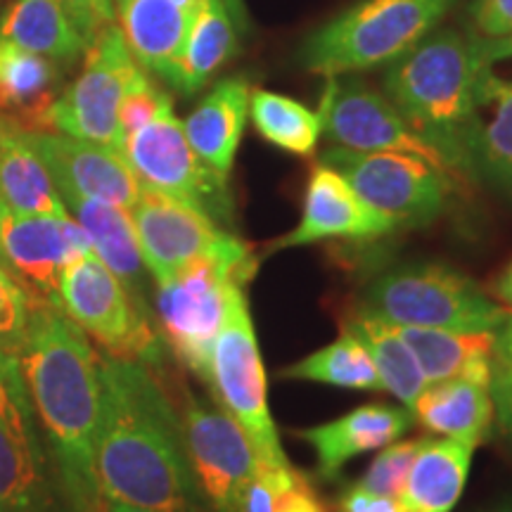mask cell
Listing matches in <instances>:
<instances>
[{
    "label": "cell",
    "mask_w": 512,
    "mask_h": 512,
    "mask_svg": "<svg viewBox=\"0 0 512 512\" xmlns=\"http://www.w3.org/2000/svg\"><path fill=\"white\" fill-rule=\"evenodd\" d=\"M88 512H157V510H145V508H133V505H124V503H114V501H107V498L98 496L95 498V503L91 505V510Z\"/></svg>",
    "instance_id": "45"
},
{
    "label": "cell",
    "mask_w": 512,
    "mask_h": 512,
    "mask_svg": "<svg viewBox=\"0 0 512 512\" xmlns=\"http://www.w3.org/2000/svg\"><path fill=\"white\" fill-rule=\"evenodd\" d=\"M318 114L323 121V133L339 147L358 152L413 155L458 181L437 147L413 131L401 112L387 100V95L373 91L363 81H339L337 76L328 79Z\"/></svg>",
    "instance_id": "13"
},
{
    "label": "cell",
    "mask_w": 512,
    "mask_h": 512,
    "mask_svg": "<svg viewBox=\"0 0 512 512\" xmlns=\"http://www.w3.org/2000/svg\"><path fill=\"white\" fill-rule=\"evenodd\" d=\"M252 91L247 79H223L200 100V105L183 121L185 138L195 155L216 174H230L235 155L245 136L252 107Z\"/></svg>",
    "instance_id": "19"
},
{
    "label": "cell",
    "mask_w": 512,
    "mask_h": 512,
    "mask_svg": "<svg viewBox=\"0 0 512 512\" xmlns=\"http://www.w3.org/2000/svg\"><path fill=\"white\" fill-rule=\"evenodd\" d=\"M60 306L107 356L145 366L162 358V337L150 306L140 304L95 252L72 261L60 280Z\"/></svg>",
    "instance_id": "8"
},
{
    "label": "cell",
    "mask_w": 512,
    "mask_h": 512,
    "mask_svg": "<svg viewBox=\"0 0 512 512\" xmlns=\"http://www.w3.org/2000/svg\"><path fill=\"white\" fill-rule=\"evenodd\" d=\"M456 5L458 0H361L313 31L299 57L325 79L392 64Z\"/></svg>",
    "instance_id": "4"
},
{
    "label": "cell",
    "mask_w": 512,
    "mask_h": 512,
    "mask_svg": "<svg viewBox=\"0 0 512 512\" xmlns=\"http://www.w3.org/2000/svg\"><path fill=\"white\" fill-rule=\"evenodd\" d=\"M117 24L102 29L83 57L81 76L48 112V131L124 150L119 107L128 88L143 76Z\"/></svg>",
    "instance_id": "11"
},
{
    "label": "cell",
    "mask_w": 512,
    "mask_h": 512,
    "mask_svg": "<svg viewBox=\"0 0 512 512\" xmlns=\"http://www.w3.org/2000/svg\"><path fill=\"white\" fill-rule=\"evenodd\" d=\"M366 313L396 328L496 332L508 309L467 275L444 264H403L366 287Z\"/></svg>",
    "instance_id": "5"
},
{
    "label": "cell",
    "mask_w": 512,
    "mask_h": 512,
    "mask_svg": "<svg viewBox=\"0 0 512 512\" xmlns=\"http://www.w3.org/2000/svg\"><path fill=\"white\" fill-rule=\"evenodd\" d=\"M67 211L76 216V223L86 230L91 240L93 252L140 304L145 299V264L140 254L136 226H133L131 214L126 209L114 207V204L91 200L81 195H60Z\"/></svg>",
    "instance_id": "21"
},
{
    "label": "cell",
    "mask_w": 512,
    "mask_h": 512,
    "mask_svg": "<svg viewBox=\"0 0 512 512\" xmlns=\"http://www.w3.org/2000/svg\"><path fill=\"white\" fill-rule=\"evenodd\" d=\"M491 399H494V413L505 432L512 434V363L494 358L491 366Z\"/></svg>",
    "instance_id": "42"
},
{
    "label": "cell",
    "mask_w": 512,
    "mask_h": 512,
    "mask_svg": "<svg viewBox=\"0 0 512 512\" xmlns=\"http://www.w3.org/2000/svg\"><path fill=\"white\" fill-rule=\"evenodd\" d=\"M254 252L242 256H202L190 261L174 278L157 283L155 320L159 337L174 351L178 363L211 382V354L226 313V292L233 280L254 278Z\"/></svg>",
    "instance_id": "6"
},
{
    "label": "cell",
    "mask_w": 512,
    "mask_h": 512,
    "mask_svg": "<svg viewBox=\"0 0 512 512\" xmlns=\"http://www.w3.org/2000/svg\"><path fill=\"white\" fill-rule=\"evenodd\" d=\"M422 444H425V439L392 441V444H387L380 456L373 460V465L368 467V472L363 475L358 486L380 496L401 498L403 484H406V477L411 472V465Z\"/></svg>",
    "instance_id": "34"
},
{
    "label": "cell",
    "mask_w": 512,
    "mask_h": 512,
    "mask_svg": "<svg viewBox=\"0 0 512 512\" xmlns=\"http://www.w3.org/2000/svg\"><path fill=\"white\" fill-rule=\"evenodd\" d=\"M479 107L491 110L489 119L477 114L467 143V164L477 181L512 192V83L486 74Z\"/></svg>",
    "instance_id": "29"
},
{
    "label": "cell",
    "mask_w": 512,
    "mask_h": 512,
    "mask_svg": "<svg viewBox=\"0 0 512 512\" xmlns=\"http://www.w3.org/2000/svg\"><path fill=\"white\" fill-rule=\"evenodd\" d=\"M344 330H349L368 351L382 387L411 411L415 399L427 387V380L399 328L373 313L358 311L344 323Z\"/></svg>",
    "instance_id": "30"
},
{
    "label": "cell",
    "mask_w": 512,
    "mask_h": 512,
    "mask_svg": "<svg viewBox=\"0 0 512 512\" xmlns=\"http://www.w3.org/2000/svg\"><path fill=\"white\" fill-rule=\"evenodd\" d=\"M216 401L242 427L256 456L266 465H290L268 411L266 370L261 361L254 320L249 316L245 283L233 280L226 292V313L214 354L211 382Z\"/></svg>",
    "instance_id": "7"
},
{
    "label": "cell",
    "mask_w": 512,
    "mask_h": 512,
    "mask_svg": "<svg viewBox=\"0 0 512 512\" xmlns=\"http://www.w3.org/2000/svg\"><path fill=\"white\" fill-rule=\"evenodd\" d=\"M121 155L143 188L164 192L228 228L233 223V197L228 178L216 174L195 155L185 138L183 121L166 105L150 124L124 140Z\"/></svg>",
    "instance_id": "10"
},
{
    "label": "cell",
    "mask_w": 512,
    "mask_h": 512,
    "mask_svg": "<svg viewBox=\"0 0 512 512\" xmlns=\"http://www.w3.org/2000/svg\"><path fill=\"white\" fill-rule=\"evenodd\" d=\"M166 105H171L169 95L159 91L155 83L147 79V74L140 76V79L128 88L119 107V128L124 140L131 136V133H136L138 128L150 124Z\"/></svg>",
    "instance_id": "36"
},
{
    "label": "cell",
    "mask_w": 512,
    "mask_h": 512,
    "mask_svg": "<svg viewBox=\"0 0 512 512\" xmlns=\"http://www.w3.org/2000/svg\"><path fill=\"white\" fill-rule=\"evenodd\" d=\"M494 358L512 363V311L503 325L494 332Z\"/></svg>",
    "instance_id": "43"
},
{
    "label": "cell",
    "mask_w": 512,
    "mask_h": 512,
    "mask_svg": "<svg viewBox=\"0 0 512 512\" xmlns=\"http://www.w3.org/2000/svg\"><path fill=\"white\" fill-rule=\"evenodd\" d=\"M5 266L29 297L57 302L60 280L72 261L93 252L86 230L72 216H38L5 211L0 228Z\"/></svg>",
    "instance_id": "15"
},
{
    "label": "cell",
    "mask_w": 512,
    "mask_h": 512,
    "mask_svg": "<svg viewBox=\"0 0 512 512\" xmlns=\"http://www.w3.org/2000/svg\"><path fill=\"white\" fill-rule=\"evenodd\" d=\"M339 512H411L401 498H389L366 491L363 486H351L339 498Z\"/></svg>",
    "instance_id": "41"
},
{
    "label": "cell",
    "mask_w": 512,
    "mask_h": 512,
    "mask_svg": "<svg viewBox=\"0 0 512 512\" xmlns=\"http://www.w3.org/2000/svg\"><path fill=\"white\" fill-rule=\"evenodd\" d=\"M88 43L114 24V0H57Z\"/></svg>",
    "instance_id": "39"
},
{
    "label": "cell",
    "mask_w": 512,
    "mask_h": 512,
    "mask_svg": "<svg viewBox=\"0 0 512 512\" xmlns=\"http://www.w3.org/2000/svg\"><path fill=\"white\" fill-rule=\"evenodd\" d=\"M29 294L10 271L0 266V351L17 358L27 337Z\"/></svg>",
    "instance_id": "35"
},
{
    "label": "cell",
    "mask_w": 512,
    "mask_h": 512,
    "mask_svg": "<svg viewBox=\"0 0 512 512\" xmlns=\"http://www.w3.org/2000/svg\"><path fill=\"white\" fill-rule=\"evenodd\" d=\"M238 50V27L221 0H204L192 17L169 81L178 93H200Z\"/></svg>",
    "instance_id": "28"
},
{
    "label": "cell",
    "mask_w": 512,
    "mask_h": 512,
    "mask_svg": "<svg viewBox=\"0 0 512 512\" xmlns=\"http://www.w3.org/2000/svg\"><path fill=\"white\" fill-rule=\"evenodd\" d=\"M100 408L93 477L107 501L157 512H209L183 422L145 363L98 356Z\"/></svg>",
    "instance_id": "1"
},
{
    "label": "cell",
    "mask_w": 512,
    "mask_h": 512,
    "mask_svg": "<svg viewBox=\"0 0 512 512\" xmlns=\"http://www.w3.org/2000/svg\"><path fill=\"white\" fill-rule=\"evenodd\" d=\"M411 425L413 415L408 408L368 403L342 418L309 427V430H297L294 434L316 451L320 477L337 479L344 463L401 439Z\"/></svg>",
    "instance_id": "18"
},
{
    "label": "cell",
    "mask_w": 512,
    "mask_h": 512,
    "mask_svg": "<svg viewBox=\"0 0 512 512\" xmlns=\"http://www.w3.org/2000/svg\"><path fill=\"white\" fill-rule=\"evenodd\" d=\"M46 477L31 425L0 420V512H41Z\"/></svg>",
    "instance_id": "31"
},
{
    "label": "cell",
    "mask_w": 512,
    "mask_h": 512,
    "mask_svg": "<svg viewBox=\"0 0 512 512\" xmlns=\"http://www.w3.org/2000/svg\"><path fill=\"white\" fill-rule=\"evenodd\" d=\"M0 420L12 425H31L27 387L19 373V363L5 351H0Z\"/></svg>",
    "instance_id": "37"
},
{
    "label": "cell",
    "mask_w": 512,
    "mask_h": 512,
    "mask_svg": "<svg viewBox=\"0 0 512 512\" xmlns=\"http://www.w3.org/2000/svg\"><path fill=\"white\" fill-rule=\"evenodd\" d=\"M278 377L332 384V387L358 389V392H382L384 389L368 351L344 328L335 342L325 344L323 349L280 370Z\"/></svg>",
    "instance_id": "32"
},
{
    "label": "cell",
    "mask_w": 512,
    "mask_h": 512,
    "mask_svg": "<svg viewBox=\"0 0 512 512\" xmlns=\"http://www.w3.org/2000/svg\"><path fill=\"white\" fill-rule=\"evenodd\" d=\"M320 162L344 176L358 197L396 228H420L439 219L453 178L425 159L401 152H358L330 147Z\"/></svg>",
    "instance_id": "9"
},
{
    "label": "cell",
    "mask_w": 512,
    "mask_h": 512,
    "mask_svg": "<svg viewBox=\"0 0 512 512\" xmlns=\"http://www.w3.org/2000/svg\"><path fill=\"white\" fill-rule=\"evenodd\" d=\"M117 17L128 50L140 67L169 81L192 17L171 0H117Z\"/></svg>",
    "instance_id": "23"
},
{
    "label": "cell",
    "mask_w": 512,
    "mask_h": 512,
    "mask_svg": "<svg viewBox=\"0 0 512 512\" xmlns=\"http://www.w3.org/2000/svg\"><path fill=\"white\" fill-rule=\"evenodd\" d=\"M475 446L458 439H427L415 456L401 501L411 512H451L463 496Z\"/></svg>",
    "instance_id": "26"
},
{
    "label": "cell",
    "mask_w": 512,
    "mask_h": 512,
    "mask_svg": "<svg viewBox=\"0 0 512 512\" xmlns=\"http://www.w3.org/2000/svg\"><path fill=\"white\" fill-rule=\"evenodd\" d=\"M249 117L261 138L299 157H311L323 133V121L318 112L287 95L261 91V88L252 91Z\"/></svg>",
    "instance_id": "33"
},
{
    "label": "cell",
    "mask_w": 512,
    "mask_h": 512,
    "mask_svg": "<svg viewBox=\"0 0 512 512\" xmlns=\"http://www.w3.org/2000/svg\"><path fill=\"white\" fill-rule=\"evenodd\" d=\"M491 46V55H494V62L508 60L512 57V36L505 38V41H486Z\"/></svg>",
    "instance_id": "47"
},
{
    "label": "cell",
    "mask_w": 512,
    "mask_h": 512,
    "mask_svg": "<svg viewBox=\"0 0 512 512\" xmlns=\"http://www.w3.org/2000/svg\"><path fill=\"white\" fill-rule=\"evenodd\" d=\"M275 512H328V508L309 479L294 470L292 477L275 489Z\"/></svg>",
    "instance_id": "40"
},
{
    "label": "cell",
    "mask_w": 512,
    "mask_h": 512,
    "mask_svg": "<svg viewBox=\"0 0 512 512\" xmlns=\"http://www.w3.org/2000/svg\"><path fill=\"white\" fill-rule=\"evenodd\" d=\"M221 3L226 5L230 17H233L235 27L247 29V15H245V5H242V0H221Z\"/></svg>",
    "instance_id": "46"
},
{
    "label": "cell",
    "mask_w": 512,
    "mask_h": 512,
    "mask_svg": "<svg viewBox=\"0 0 512 512\" xmlns=\"http://www.w3.org/2000/svg\"><path fill=\"white\" fill-rule=\"evenodd\" d=\"M27 133L60 195L91 197L126 211L136 207L143 185L119 150L57 131Z\"/></svg>",
    "instance_id": "16"
},
{
    "label": "cell",
    "mask_w": 512,
    "mask_h": 512,
    "mask_svg": "<svg viewBox=\"0 0 512 512\" xmlns=\"http://www.w3.org/2000/svg\"><path fill=\"white\" fill-rule=\"evenodd\" d=\"M486 512H512V498H508V501H501V503L494 505V508L486 510Z\"/></svg>",
    "instance_id": "50"
},
{
    "label": "cell",
    "mask_w": 512,
    "mask_h": 512,
    "mask_svg": "<svg viewBox=\"0 0 512 512\" xmlns=\"http://www.w3.org/2000/svg\"><path fill=\"white\" fill-rule=\"evenodd\" d=\"M140 254L155 283L174 278L190 261L202 256H242L252 252L247 242L230 233L200 209L164 192L143 188L131 211Z\"/></svg>",
    "instance_id": "12"
},
{
    "label": "cell",
    "mask_w": 512,
    "mask_h": 512,
    "mask_svg": "<svg viewBox=\"0 0 512 512\" xmlns=\"http://www.w3.org/2000/svg\"><path fill=\"white\" fill-rule=\"evenodd\" d=\"M60 81V64L0 38V117L24 131H48Z\"/></svg>",
    "instance_id": "20"
},
{
    "label": "cell",
    "mask_w": 512,
    "mask_h": 512,
    "mask_svg": "<svg viewBox=\"0 0 512 512\" xmlns=\"http://www.w3.org/2000/svg\"><path fill=\"white\" fill-rule=\"evenodd\" d=\"M24 387L53 441L69 496L81 512L98 498L93 441L100 370L88 335L57 302L29 297V323L17 356Z\"/></svg>",
    "instance_id": "2"
},
{
    "label": "cell",
    "mask_w": 512,
    "mask_h": 512,
    "mask_svg": "<svg viewBox=\"0 0 512 512\" xmlns=\"http://www.w3.org/2000/svg\"><path fill=\"white\" fill-rule=\"evenodd\" d=\"M470 34L482 41L512 36V0H475L470 5Z\"/></svg>",
    "instance_id": "38"
},
{
    "label": "cell",
    "mask_w": 512,
    "mask_h": 512,
    "mask_svg": "<svg viewBox=\"0 0 512 512\" xmlns=\"http://www.w3.org/2000/svg\"><path fill=\"white\" fill-rule=\"evenodd\" d=\"M494 294L496 299H501L505 304V309L512 311V264L498 275V280L494 283Z\"/></svg>",
    "instance_id": "44"
},
{
    "label": "cell",
    "mask_w": 512,
    "mask_h": 512,
    "mask_svg": "<svg viewBox=\"0 0 512 512\" xmlns=\"http://www.w3.org/2000/svg\"><path fill=\"white\" fill-rule=\"evenodd\" d=\"M411 415L425 430L477 448L494 425V399L489 384L453 377L427 384L415 399Z\"/></svg>",
    "instance_id": "22"
},
{
    "label": "cell",
    "mask_w": 512,
    "mask_h": 512,
    "mask_svg": "<svg viewBox=\"0 0 512 512\" xmlns=\"http://www.w3.org/2000/svg\"><path fill=\"white\" fill-rule=\"evenodd\" d=\"M0 38L62 67H72L91 48L57 0L10 3L0 17Z\"/></svg>",
    "instance_id": "27"
},
{
    "label": "cell",
    "mask_w": 512,
    "mask_h": 512,
    "mask_svg": "<svg viewBox=\"0 0 512 512\" xmlns=\"http://www.w3.org/2000/svg\"><path fill=\"white\" fill-rule=\"evenodd\" d=\"M171 3H174L176 8H181L183 12H188L190 17H195V12L202 8L204 0H171Z\"/></svg>",
    "instance_id": "48"
},
{
    "label": "cell",
    "mask_w": 512,
    "mask_h": 512,
    "mask_svg": "<svg viewBox=\"0 0 512 512\" xmlns=\"http://www.w3.org/2000/svg\"><path fill=\"white\" fill-rule=\"evenodd\" d=\"M0 197L12 214L69 216L29 133L0 117Z\"/></svg>",
    "instance_id": "24"
},
{
    "label": "cell",
    "mask_w": 512,
    "mask_h": 512,
    "mask_svg": "<svg viewBox=\"0 0 512 512\" xmlns=\"http://www.w3.org/2000/svg\"><path fill=\"white\" fill-rule=\"evenodd\" d=\"M491 46L470 31L441 29L389 64L384 93L418 136L437 147L458 181L472 178L467 143L475 126Z\"/></svg>",
    "instance_id": "3"
},
{
    "label": "cell",
    "mask_w": 512,
    "mask_h": 512,
    "mask_svg": "<svg viewBox=\"0 0 512 512\" xmlns=\"http://www.w3.org/2000/svg\"><path fill=\"white\" fill-rule=\"evenodd\" d=\"M411 347L427 384L465 377L491 384L494 332H453L434 328H399Z\"/></svg>",
    "instance_id": "25"
},
{
    "label": "cell",
    "mask_w": 512,
    "mask_h": 512,
    "mask_svg": "<svg viewBox=\"0 0 512 512\" xmlns=\"http://www.w3.org/2000/svg\"><path fill=\"white\" fill-rule=\"evenodd\" d=\"M396 230V223L368 207L339 171L328 164H316L306 185L302 219L297 228L285 233L268 252L313 245L320 240H375Z\"/></svg>",
    "instance_id": "17"
},
{
    "label": "cell",
    "mask_w": 512,
    "mask_h": 512,
    "mask_svg": "<svg viewBox=\"0 0 512 512\" xmlns=\"http://www.w3.org/2000/svg\"><path fill=\"white\" fill-rule=\"evenodd\" d=\"M5 211H8V207H5L3 197H0V228H3V219H5ZM0 266L8 271V266H5V256H3V247H0Z\"/></svg>",
    "instance_id": "49"
},
{
    "label": "cell",
    "mask_w": 512,
    "mask_h": 512,
    "mask_svg": "<svg viewBox=\"0 0 512 512\" xmlns=\"http://www.w3.org/2000/svg\"><path fill=\"white\" fill-rule=\"evenodd\" d=\"M183 434L197 484L211 512H235V501L256 472L254 446L223 408H209L185 396Z\"/></svg>",
    "instance_id": "14"
}]
</instances>
